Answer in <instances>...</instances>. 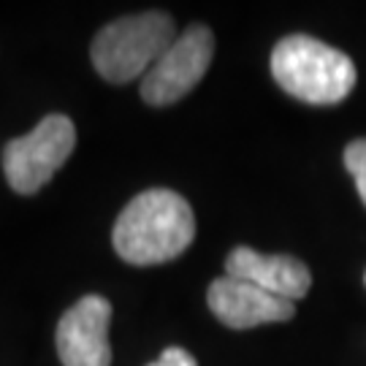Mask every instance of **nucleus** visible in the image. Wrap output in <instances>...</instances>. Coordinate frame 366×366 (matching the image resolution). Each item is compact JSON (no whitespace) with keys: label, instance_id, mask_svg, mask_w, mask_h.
I'll use <instances>...</instances> for the list:
<instances>
[{"label":"nucleus","instance_id":"f257e3e1","mask_svg":"<svg viewBox=\"0 0 366 366\" xmlns=\"http://www.w3.org/2000/svg\"><path fill=\"white\" fill-rule=\"evenodd\" d=\"M196 239V214L179 193L155 187L139 193L114 222L112 242L122 261L155 266L179 258Z\"/></svg>","mask_w":366,"mask_h":366},{"label":"nucleus","instance_id":"6e6552de","mask_svg":"<svg viewBox=\"0 0 366 366\" xmlns=\"http://www.w3.org/2000/svg\"><path fill=\"white\" fill-rule=\"evenodd\" d=\"M225 274L244 280L285 301L304 299L312 288V274L307 263L293 255H263L252 247L231 249V255L225 258Z\"/></svg>","mask_w":366,"mask_h":366},{"label":"nucleus","instance_id":"9d476101","mask_svg":"<svg viewBox=\"0 0 366 366\" xmlns=\"http://www.w3.org/2000/svg\"><path fill=\"white\" fill-rule=\"evenodd\" d=\"M149 366H198V364L184 347H166L163 353L157 355V361H152Z\"/></svg>","mask_w":366,"mask_h":366},{"label":"nucleus","instance_id":"39448f33","mask_svg":"<svg viewBox=\"0 0 366 366\" xmlns=\"http://www.w3.org/2000/svg\"><path fill=\"white\" fill-rule=\"evenodd\" d=\"M214 57V36L207 25H190L160 54L142 79V98L149 106H171L182 101L209 71Z\"/></svg>","mask_w":366,"mask_h":366},{"label":"nucleus","instance_id":"7ed1b4c3","mask_svg":"<svg viewBox=\"0 0 366 366\" xmlns=\"http://www.w3.org/2000/svg\"><path fill=\"white\" fill-rule=\"evenodd\" d=\"M177 41L174 19L163 11L125 16L106 25L92 41V66L114 84L142 76L160 60V54Z\"/></svg>","mask_w":366,"mask_h":366},{"label":"nucleus","instance_id":"0eeeda50","mask_svg":"<svg viewBox=\"0 0 366 366\" xmlns=\"http://www.w3.org/2000/svg\"><path fill=\"white\" fill-rule=\"evenodd\" d=\"M207 301L222 326L239 328V331L266 326V323H285L296 315L293 301L272 296L244 280H234L228 274L212 282Z\"/></svg>","mask_w":366,"mask_h":366},{"label":"nucleus","instance_id":"423d86ee","mask_svg":"<svg viewBox=\"0 0 366 366\" xmlns=\"http://www.w3.org/2000/svg\"><path fill=\"white\" fill-rule=\"evenodd\" d=\"M112 304L104 296H84L57 323V353L63 366H112L109 345Z\"/></svg>","mask_w":366,"mask_h":366},{"label":"nucleus","instance_id":"f03ea898","mask_svg":"<svg viewBox=\"0 0 366 366\" xmlns=\"http://www.w3.org/2000/svg\"><path fill=\"white\" fill-rule=\"evenodd\" d=\"M272 76L282 90L312 106H334L355 87V66L345 52L312 36H288L272 52Z\"/></svg>","mask_w":366,"mask_h":366},{"label":"nucleus","instance_id":"20e7f679","mask_svg":"<svg viewBox=\"0 0 366 366\" xmlns=\"http://www.w3.org/2000/svg\"><path fill=\"white\" fill-rule=\"evenodd\" d=\"M76 147V128L66 114L44 117L30 133L9 142L3 152L6 179L16 193L33 196L63 169Z\"/></svg>","mask_w":366,"mask_h":366},{"label":"nucleus","instance_id":"1a4fd4ad","mask_svg":"<svg viewBox=\"0 0 366 366\" xmlns=\"http://www.w3.org/2000/svg\"><path fill=\"white\" fill-rule=\"evenodd\" d=\"M345 166H347L350 177L355 179L358 196H361L366 207V139H358V142L347 144V149H345Z\"/></svg>","mask_w":366,"mask_h":366}]
</instances>
